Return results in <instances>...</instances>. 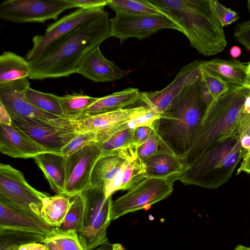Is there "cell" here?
I'll return each instance as SVG.
<instances>
[{
  "label": "cell",
  "mask_w": 250,
  "mask_h": 250,
  "mask_svg": "<svg viewBox=\"0 0 250 250\" xmlns=\"http://www.w3.org/2000/svg\"><path fill=\"white\" fill-rule=\"evenodd\" d=\"M96 133H78L73 139L62 148L61 154L65 157H68L82 148L96 143Z\"/></svg>",
  "instance_id": "obj_36"
},
{
  "label": "cell",
  "mask_w": 250,
  "mask_h": 250,
  "mask_svg": "<svg viewBox=\"0 0 250 250\" xmlns=\"http://www.w3.org/2000/svg\"><path fill=\"white\" fill-rule=\"evenodd\" d=\"M234 36L248 51H250V21L238 23L235 27Z\"/></svg>",
  "instance_id": "obj_39"
},
{
  "label": "cell",
  "mask_w": 250,
  "mask_h": 250,
  "mask_svg": "<svg viewBox=\"0 0 250 250\" xmlns=\"http://www.w3.org/2000/svg\"><path fill=\"white\" fill-rule=\"evenodd\" d=\"M212 1L217 19L223 27L239 19L238 14L235 11L225 6L218 0Z\"/></svg>",
  "instance_id": "obj_38"
},
{
  "label": "cell",
  "mask_w": 250,
  "mask_h": 250,
  "mask_svg": "<svg viewBox=\"0 0 250 250\" xmlns=\"http://www.w3.org/2000/svg\"><path fill=\"white\" fill-rule=\"evenodd\" d=\"M46 250H83L76 232H62L54 228L41 242Z\"/></svg>",
  "instance_id": "obj_31"
},
{
  "label": "cell",
  "mask_w": 250,
  "mask_h": 250,
  "mask_svg": "<svg viewBox=\"0 0 250 250\" xmlns=\"http://www.w3.org/2000/svg\"><path fill=\"white\" fill-rule=\"evenodd\" d=\"M241 125L245 129L250 127V92L247 96L242 110Z\"/></svg>",
  "instance_id": "obj_43"
},
{
  "label": "cell",
  "mask_w": 250,
  "mask_h": 250,
  "mask_svg": "<svg viewBox=\"0 0 250 250\" xmlns=\"http://www.w3.org/2000/svg\"><path fill=\"white\" fill-rule=\"evenodd\" d=\"M109 21L112 36L122 43L130 38L144 39L164 28L177 30L183 33L179 25L168 15L116 13Z\"/></svg>",
  "instance_id": "obj_11"
},
{
  "label": "cell",
  "mask_w": 250,
  "mask_h": 250,
  "mask_svg": "<svg viewBox=\"0 0 250 250\" xmlns=\"http://www.w3.org/2000/svg\"><path fill=\"white\" fill-rule=\"evenodd\" d=\"M130 161L118 155H101L96 162L90 176V188L104 190Z\"/></svg>",
  "instance_id": "obj_22"
},
{
  "label": "cell",
  "mask_w": 250,
  "mask_h": 250,
  "mask_svg": "<svg viewBox=\"0 0 250 250\" xmlns=\"http://www.w3.org/2000/svg\"><path fill=\"white\" fill-rule=\"evenodd\" d=\"M160 114L149 108L145 113L130 121L128 123V128H135L139 126L152 125Z\"/></svg>",
  "instance_id": "obj_40"
},
{
  "label": "cell",
  "mask_w": 250,
  "mask_h": 250,
  "mask_svg": "<svg viewBox=\"0 0 250 250\" xmlns=\"http://www.w3.org/2000/svg\"><path fill=\"white\" fill-rule=\"evenodd\" d=\"M153 130L152 125H141L134 128L133 141L135 145L138 147L147 141Z\"/></svg>",
  "instance_id": "obj_41"
},
{
  "label": "cell",
  "mask_w": 250,
  "mask_h": 250,
  "mask_svg": "<svg viewBox=\"0 0 250 250\" xmlns=\"http://www.w3.org/2000/svg\"><path fill=\"white\" fill-rule=\"evenodd\" d=\"M179 25L191 45L204 56L222 52L227 45L212 0H150Z\"/></svg>",
  "instance_id": "obj_3"
},
{
  "label": "cell",
  "mask_w": 250,
  "mask_h": 250,
  "mask_svg": "<svg viewBox=\"0 0 250 250\" xmlns=\"http://www.w3.org/2000/svg\"><path fill=\"white\" fill-rule=\"evenodd\" d=\"M70 203V197L64 195L48 196L43 200L41 215L50 227H57L64 220Z\"/></svg>",
  "instance_id": "obj_28"
},
{
  "label": "cell",
  "mask_w": 250,
  "mask_h": 250,
  "mask_svg": "<svg viewBox=\"0 0 250 250\" xmlns=\"http://www.w3.org/2000/svg\"><path fill=\"white\" fill-rule=\"evenodd\" d=\"M242 172L250 174V152L243 158L242 162L237 170V174Z\"/></svg>",
  "instance_id": "obj_46"
},
{
  "label": "cell",
  "mask_w": 250,
  "mask_h": 250,
  "mask_svg": "<svg viewBox=\"0 0 250 250\" xmlns=\"http://www.w3.org/2000/svg\"><path fill=\"white\" fill-rule=\"evenodd\" d=\"M84 201L83 221L77 233L83 250H91L109 242L107 229L111 222L112 195L104 189L90 188L81 193Z\"/></svg>",
  "instance_id": "obj_6"
},
{
  "label": "cell",
  "mask_w": 250,
  "mask_h": 250,
  "mask_svg": "<svg viewBox=\"0 0 250 250\" xmlns=\"http://www.w3.org/2000/svg\"><path fill=\"white\" fill-rule=\"evenodd\" d=\"M160 152L159 139L154 131L149 138L137 148V157L142 161Z\"/></svg>",
  "instance_id": "obj_37"
},
{
  "label": "cell",
  "mask_w": 250,
  "mask_h": 250,
  "mask_svg": "<svg viewBox=\"0 0 250 250\" xmlns=\"http://www.w3.org/2000/svg\"><path fill=\"white\" fill-rule=\"evenodd\" d=\"M107 5L116 13L169 16L164 9L150 0H107Z\"/></svg>",
  "instance_id": "obj_29"
},
{
  "label": "cell",
  "mask_w": 250,
  "mask_h": 250,
  "mask_svg": "<svg viewBox=\"0 0 250 250\" xmlns=\"http://www.w3.org/2000/svg\"><path fill=\"white\" fill-rule=\"evenodd\" d=\"M175 180L146 178L124 195L112 201L111 219L114 220L129 212L149 208L170 195Z\"/></svg>",
  "instance_id": "obj_9"
},
{
  "label": "cell",
  "mask_w": 250,
  "mask_h": 250,
  "mask_svg": "<svg viewBox=\"0 0 250 250\" xmlns=\"http://www.w3.org/2000/svg\"><path fill=\"white\" fill-rule=\"evenodd\" d=\"M66 158L62 154L45 152L33 158L52 190L59 195H64Z\"/></svg>",
  "instance_id": "obj_21"
},
{
  "label": "cell",
  "mask_w": 250,
  "mask_h": 250,
  "mask_svg": "<svg viewBox=\"0 0 250 250\" xmlns=\"http://www.w3.org/2000/svg\"><path fill=\"white\" fill-rule=\"evenodd\" d=\"M247 7L248 8V9L249 10V12L250 13V0H248L247 1Z\"/></svg>",
  "instance_id": "obj_53"
},
{
  "label": "cell",
  "mask_w": 250,
  "mask_h": 250,
  "mask_svg": "<svg viewBox=\"0 0 250 250\" xmlns=\"http://www.w3.org/2000/svg\"><path fill=\"white\" fill-rule=\"evenodd\" d=\"M101 155V150L95 143L66 157L64 195L70 197L90 188L91 172Z\"/></svg>",
  "instance_id": "obj_14"
},
{
  "label": "cell",
  "mask_w": 250,
  "mask_h": 250,
  "mask_svg": "<svg viewBox=\"0 0 250 250\" xmlns=\"http://www.w3.org/2000/svg\"><path fill=\"white\" fill-rule=\"evenodd\" d=\"M141 92L129 87L107 96L98 98L82 116H92L124 108L140 101Z\"/></svg>",
  "instance_id": "obj_24"
},
{
  "label": "cell",
  "mask_w": 250,
  "mask_h": 250,
  "mask_svg": "<svg viewBox=\"0 0 250 250\" xmlns=\"http://www.w3.org/2000/svg\"><path fill=\"white\" fill-rule=\"evenodd\" d=\"M145 172V166L138 157L129 162L105 189L106 196H111L117 190L133 188L146 178Z\"/></svg>",
  "instance_id": "obj_26"
},
{
  "label": "cell",
  "mask_w": 250,
  "mask_h": 250,
  "mask_svg": "<svg viewBox=\"0 0 250 250\" xmlns=\"http://www.w3.org/2000/svg\"><path fill=\"white\" fill-rule=\"evenodd\" d=\"M244 157L240 136L228 138L206 149L179 180L208 189H217L228 182Z\"/></svg>",
  "instance_id": "obj_5"
},
{
  "label": "cell",
  "mask_w": 250,
  "mask_h": 250,
  "mask_svg": "<svg viewBox=\"0 0 250 250\" xmlns=\"http://www.w3.org/2000/svg\"><path fill=\"white\" fill-rule=\"evenodd\" d=\"M246 133L250 136V127H249Z\"/></svg>",
  "instance_id": "obj_54"
},
{
  "label": "cell",
  "mask_w": 250,
  "mask_h": 250,
  "mask_svg": "<svg viewBox=\"0 0 250 250\" xmlns=\"http://www.w3.org/2000/svg\"><path fill=\"white\" fill-rule=\"evenodd\" d=\"M245 86L250 87V78H248Z\"/></svg>",
  "instance_id": "obj_52"
},
{
  "label": "cell",
  "mask_w": 250,
  "mask_h": 250,
  "mask_svg": "<svg viewBox=\"0 0 250 250\" xmlns=\"http://www.w3.org/2000/svg\"><path fill=\"white\" fill-rule=\"evenodd\" d=\"M247 74L248 78H250V62L247 64ZM248 80V79H247Z\"/></svg>",
  "instance_id": "obj_51"
},
{
  "label": "cell",
  "mask_w": 250,
  "mask_h": 250,
  "mask_svg": "<svg viewBox=\"0 0 250 250\" xmlns=\"http://www.w3.org/2000/svg\"><path fill=\"white\" fill-rule=\"evenodd\" d=\"M201 65L215 73L230 85H246L248 78L247 65L233 59L214 58L202 61Z\"/></svg>",
  "instance_id": "obj_23"
},
{
  "label": "cell",
  "mask_w": 250,
  "mask_h": 250,
  "mask_svg": "<svg viewBox=\"0 0 250 250\" xmlns=\"http://www.w3.org/2000/svg\"><path fill=\"white\" fill-rule=\"evenodd\" d=\"M149 108L146 105L124 108L92 116H81L70 119L77 133H97L96 143L114 133L128 128V123Z\"/></svg>",
  "instance_id": "obj_12"
},
{
  "label": "cell",
  "mask_w": 250,
  "mask_h": 250,
  "mask_svg": "<svg viewBox=\"0 0 250 250\" xmlns=\"http://www.w3.org/2000/svg\"><path fill=\"white\" fill-rule=\"evenodd\" d=\"M31 73L28 62L25 58L6 51L0 56V83L28 78Z\"/></svg>",
  "instance_id": "obj_27"
},
{
  "label": "cell",
  "mask_w": 250,
  "mask_h": 250,
  "mask_svg": "<svg viewBox=\"0 0 250 250\" xmlns=\"http://www.w3.org/2000/svg\"><path fill=\"white\" fill-rule=\"evenodd\" d=\"M200 69L202 94L210 104L212 100L227 92L230 85L219 76L202 66L201 63Z\"/></svg>",
  "instance_id": "obj_33"
},
{
  "label": "cell",
  "mask_w": 250,
  "mask_h": 250,
  "mask_svg": "<svg viewBox=\"0 0 250 250\" xmlns=\"http://www.w3.org/2000/svg\"><path fill=\"white\" fill-rule=\"evenodd\" d=\"M12 119L3 105L0 103V124L11 125Z\"/></svg>",
  "instance_id": "obj_45"
},
{
  "label": "cell",
  "mask_w": 250,
  "mask_h": 250,
  "mask_svg": "<svg viewBox=\"0 0 250 250\" xmlns=\"http://www.w3.org/2000/svg\"><path fill=\"white\" fill-rule=\"evenodd\" d=\"M17 250H46L45 246L41 243H31L23 245Z\"/></svg>",
  "instance_id": "obj_48"
},
{
  "label": "cell",
  "mask_w": 250,
  "mask_h": 250,
  "mask_svg": "<svg viewBox=\"0 0 250 250\" xmlns=\"http://www.w3.org/2000/svg\"><path fill=\"white\" fill-rule=\"evenodd\" d=\"M250 92L247 86L230 85L227 92L211 102L185 158L188 167L210 146L241 136L242 110Z\"/></svg>",
  "instance_id": "obj_4"
},
{
  "label": "cell",
  "mask_w": 250,
  "mask_h": 250,
  "mask_svg": "<svg viewBox=\"0 0 250 250\" xmlns=\"http://www.w3.org/2000/svg\"><path fill=\"white\" fill-rule=\"evenodd\" d=\"M229 52L231 57L235 59L241 55V50L239 46L235 45L230 48Z\"/></svg>",
  "instance_id": "obj_49"
},
{
  "label": "cell",
  "mask_w": 250,
  "mask_h": 250,
  "mask_svg": "<svg viewBox=\"0 0 250 250\" xmlns=\"http://www.w3.org/2000/svg\"><path fill=\"white\" fill-rule=\"evenodd\" d=\"M98 98L79 94H66L60 96V101L64 116L75 119L83 115L86 110L96 102Z\"/></svg>",
  "instance_id": "obj_34"
},
{
  "label": "cell",
  "mask_w": 250,
  "mask_h": 250,
  "mask_svg": "<svg viewBox=\"0 0 250 250\" xmlns=\"http://www.w3.org/2000/svg\"><path fill=\"white\" fill-rule=\"evenodd\" d=\"M112 36L107 11L99 18L82 24L53 42L40 56L28 61V78L42 80L77 73L84 56Z\"/></svg>",
  "instance_id": "obj_1"
},
{
  "label": "cell",
  "mask_w": 250,
  "mask_h": 250,
  "mask_svg": "<svg viewBox=\"0 0 250 250\" xmlns=\"http://www.w3.org/2000/svg\"><path fill=\"white\" fill-rule=\"evenodd\" d=\"M29 87L27 78L0 83V103L11 118H29L62 127L74 128L70 119L46 113L33 105L25 95V90Z\"/></svg>",
  "instance_id": "obj_7"
},
{
  "label": "cell",
  "mask_w": 250,
  "mask_h": 250,
  "mask_svg": "<svg viewBox=\"0 0 250 250\" xmlns=\"http://www.w3.org/2000/svg\"><path fill=\"white\" fill-rule=\"evenodd\" d=\"M74 8L90 9L107 5V0H67Z\"/></svg>",
  "instance_id": "obj_42"
},
{
  "label": "cell",
  "mask_w": 250,
  "mask_h": 250,
  "mask_svg": "<svg viewBox=\"0 0 250 250\" xmlns=\"http://www.w3.org/2000/svg\"><path fill=\"white\" fill-rule=\"evenodd\" d=\"M91 250H127L124 247L119 243L111 244L109 242L104 243Z\"/></svg>",
  "instance_id": "obj_47"
},
{
  "label": "cell",
  "mask_w": 250,
  "mask_h": 250,
  "mask_svg": "<svg viewBox=\"0 0 250 250\" xmlns=\"http://www.w3.org/2000/svg\"><path fill=\"white\" fill-rule=\"evenodd\" d=\"M201 62L195 60L184 66L172 82L163 89L141 92L140 101L156 112L163 113L182 89L201 79Z\"/></svg>",
  "instance_id": "obj_16"
},
{
  "label": "cell",
  "mask_w": 250,
  "mask_h": 250,
  "mask_svg": "<svg viewBox=\"0 0 250 250\" xmlns=\"http://www.w3.org/2000/svg\"><path fill=\"white\" fill-rule=\"evenodd\" d=\"M240 144L244 156L250 152V136L246 132L240 136Z\"/></svg>",
  "instance_id": "obj_44"
},
{
  "label": "cell",
  "mask_w": 250,
  "mask_h": 250,
  "mask_svg": "<svg viewBox=\"0 0 250 250\" xmlns=\"http://www.w3.org/2000/svg\"><path fill=\"white\" fill-rule=\"evenodd\" d=\"M0 151L12 158L23 159L47 152L13 122L11 125L0 124Z\"/></svg>",
  "instance_id": "obj_17"
},
{
  "label": "cell",
  "mask_w": 250,
  "mask_h": 250,
  "mask_svg": "<svg viewBox=\"0 0 250 250\" xmlns=\"http://www.w3.org/2000/svg\"><path fill=\"white\" fill-rule=\"evenodd\" d=\"M25 93L28 101L37 108L60 118H66L62 110L60 96L38 91L30 87Z\"/></svg>",
  "instance_id": "obj_32"
},
{
  "label": "cell",
  "mask_w": 250,
  "mask_h": 250,
  "mask_svg": "<svg viewBox=\"0 0 250 250\" xmlns=\"http://www.w3.org/2000/svg\"><path fill=\"white\" fill-rule=\"evenodd\" d=\"M74 7L67 0H6L0 4V18L16 23L57 20Z\"/></svg>",
  "instance_id": "obj_10"
},
{
  "label": "cell",
  "mask_w": 250,
  "mask_h": 250,
  "mask_svg": "<svg viewBox=\"0 0 250 250\" xmlns=\"http://www.w3.org/2000/svg\"><path fill=\"white\" fill-rule=\"evenodd\" d=\"M45 235L28 231L0 229V250H17L31 243H41Z\"/></svg>",
  "instance_id": "obj_30"
},
{
  "label": "cell",
  "mask_w": 250,
  "mask_h": 250,
  "mask_svg": "<svg viewBox=\"0 0 250 250\" xmlns=\"http://www.w3.org/2000/svg\"><path fill=\"white\" fill-rule=\"evenodd\" d=\"M200 80L185 87L152 124L160 152L186 157L209 104Z\"/></svg>",
  "instance_id": "obj_2"
},
{
  "label": "cell",
  "mask_w": 250,
  "mask_h": 250,
  "mask_svg": "<svg viewBox=\"0 0 250 250\" xmlns=\"http://www.w3.org/2000/svg\"><path fill=\"white\" fill-rule=\"evenodd\" d=\"M134 128H126L97 143L102 155H118L129 161L137 158V147L133 141Z\"/></svg>",
  "instance_id": "obj_25"
},
{
  "label": "cell",
  "mask_w": 250,
  "mask_h": 250,
  "mask_svg": "<svg viewBox=\"0 0 250 250\" xmlns=\"http://www.w3.org/2000/svg\"><path fill=\"white\" fill-rule=\"evenodd\" d=\"M48 196L31 187L21 171L0 164V202L41 216L43 200Z\"/></svg>",
  "instance_id": "obj_8"
},
{
  "label": "cell",
  "mask_w": 250,
  "mask_h": 250,
  "mask_svg": "<svg viewBox=\"0 0 250 250\" xmlns=\"http://www.w3.org/2000/svg\"><path fill=\"white\" fill-rule=\"evenodd\" d=\"M38 215L0 201V229H12L46 235L52 229Z\"/></svg>",
  "instance_id": "obj_19"
},
{
  "label": "cell",
  "mask_w": 250,
  "mask_h": 250,
  "mask_svg": "<svg viewBox=\"0 0 250 250\" xmlns=\"http://www.w3.org/2000/svg\"><path fill=\"white\" fill-rule=\"evenodd\" d=\"M233 250H250V247L238 245Z\"/></svg>",
  "instance_id": "obj_50"
},
{
  "label": "cell",
  "mask_w": 250,
  "mask_h": 250,
  "mask_svg": "<svg viewBox=\"0 0 250 250\" xmlns=\"http://www.w3.org/2000/svg\"><path fill=\"white\" fill-rule=\"evenodd\" d=\"M105 11L104 7L79 8L48 25L44 34L33 38V47L28 51L24 58L27 61L35 60L55 41L77 27L99 18Z\"/></svg>",
  "instance_id": "obj_13"
},
{
  "label": "cell",
  "mask_w": 250,
  "mask_h": 250,
  "mask_svg": "<svg viewBox=\"0 0 250 250\" xmlns=\"http://www.w3.org/2000/svg\"><path fill=\"white\" fill-rule=\"evenodd\" d=\"M71 203L66 215L58 227L53 228L62 232H76L81 229L83 221L84 201L81 193L70 197Z\"/></svg>",
  "instance_id": "obj_35"
},
{
  "label": "cell",
  "mask_w": 250,
  "mask_h": 250,
  "mask_svg": "<svg viewBox=\"0 0 250 250\" xmlns=\"http://www.w3.org/2000/svg\"><path fill=\"white\" fill-rule=\"evenodd\" d=\"M13 123L47 152L61 154L62 148L77 133L74 128H64L29 118H11Z\"/></svg>",
  "instance_id": "obj_15"
},
{
  "label": "cell",
  "mask_w": 250,
  "mask_h": 250,
  "mask_svg": "<svg viewBox=\"0 0 250 250\" xmlns=\"http://www.w3.org/2000/svg\"><path fill=\"white\" fill-rule=\"evenodd\" d=\"M145 178L179 180L188 168L185 159L159 152L143 161Z\"/></svg>",
  "instance_id": "obj_20"
},
{
  "label": "cell",
  "mask_w": 250,
  "mask_h": 250,
  "mask_svg": "<svg viewBox=\"0 0 250 250\" xmlns=\"http://www.w3.org/2000/svg\"><path fill=\"white\" fill-rule=\"evenodd\" d=\"M77 73L92 81L100 83L120 80L127 72L105 58L98 46L84 56L78 65Z\"/></svg>",
  "instance_id": "obj_18"
}]
</instances>
